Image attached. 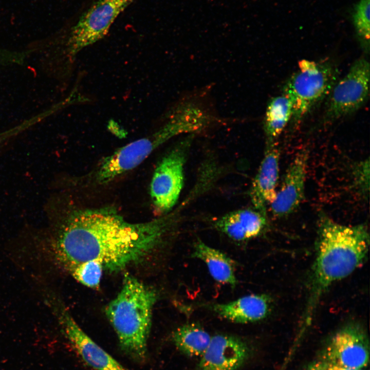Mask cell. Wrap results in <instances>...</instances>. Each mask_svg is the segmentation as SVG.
I'll list each match as a JSON object with an SVG mask.
<instances>
[{"label":"cell","mask_w":370,"mask_h":370,"mask_svg":"<svg viewBox=\"0 0 370 370\" xmlns=\"http://www.w3.org/2000/svg\"><path fill=\"white\" fill-rule=\"evenodd\" d=\"M48 211L50 248L67 270L88 261L100 263L110 272L139 263L161 243L177 218L169 212L151 221L132 223L110 208L60 215Z\"/></svg>","instance_id":"obj_1"},{"label":"cell","mask_w":370,"mask_h":370,"mask_svg":"<svg viewBox=\"0 0 370 370\" xmlns=\"http://www.w3.org/2000/svg\"><path fill=\"white\" fill-rule=\"evenodd\" d=\"M369 243L365 225L347 226L325 215L321 216L318 221L316 257L303 316L305 325L311 322L320 300L328 287L350 275L363 263Z\"/></svg>","instance_id":"obj_2"},{"label":"cell","mask_w":370,"mask_h":370,"mask_svg":"<svg viewBox=\"0 0 370 370\" xmlns=\"http://www.w3.org/2000/svg\"><path fill=\"white\" fill-rule=\"evenodd\" d=\"M156 299V293L152 288L126 274L120 292L105 308L121 350L136 362H143L146 358Z\"/></svg>","instance_id":"obj_3"},{"label":"cell","mask_w":370,"mask_h":370,"mask_svg":"<svg viewBox=\"0 0 370 370\" xmlns=\"http://www.w3.org/2000/svg\"><path fill=\"white\" fill-rule=\"evenodd\" d=\"M335 70L326 62L303 59L284 87V94L292 105L291 119L294 123L303 119L311 108L332 90Z\"/></svg>","instance_id":"obj_4"},{"label":"cell","mask_w":370,"mask_h":370,"mask_svg":"<svg viewBox=\"0 0 370 370\" xmlns=\"http://www.w3.org/2000/svg\"><path fill=\"white\" fill-rule=\"evenodd\" d=\"M181 133L178 123L167 119L151 134L128 143L104 158L96 171V180L101 184L112 181L137 167L155 150Z\"/></svg>","instance_id":"obj_5"},{"label":"cell","mask_w":370,"mask_h":370,"mask_svg":"<svg viewBox=\"0 0 370 370\" xmlns=\"http://www.w3.org/2000/svg\"><path fill=\"white\" fill-rule=\"evenodd\" d=\"M195 134H189L163 157L156 168L150 184V195L155 209L163 214L178 201L184 182V167Z\"/></svg>","instance_id":"obj_6"},{"label":"cell","mask_w":370,"mask_h":370,"mask_svg":"<svg viewBox=\"0 0 370 370\" xmlns=\"http://www.w3.org/2000/svg\"><path fill=\"white\" fill-rule=\"evenodd\" d=\"M134 0H96L80 16L70 30L68 41L70 54L75 57L84 48L108 33L118 16Z\"/></svg>","instance_id":"obj_7"},{"label":"cell","mask_w":370,"mask_h":370,"mask_svg":"<svg viewBox=\"0 0 370 370\" xmlns=\"http://www.w3.org/2000/svg\"><path fill=\"white\" fill-rule=\"evenodd\" d=\"M369 64L364 58L355 61L331 91L326 111L328 119L336 120L360 108L369 94Z\"/></svg>","instance_id":"obj_8"},{"label":"cell","mask_w":370,"mask_h":370,"mask_svg":"<svg viewBox=\"0 0 370 370\" xmlns=\"http://www.w3.org/2000/svg\"><path fill=\"white\" fill-rule=\"evenodd\" d=\"M366 334L357 324H350L331 338L322 360L328 364L348 369H362L369 361Z\"/></svg>","instance_id":"obj_9"},{"label":"cell","mask_w":370,"mask_h":370,"mask_svg":"<svg viewBox=\"0 0 370 370\" xmlns=\"http://www.w3.org/2000/svg\"><path fill=\"white\" fill-rule=\"evenodd\" d=\"M54 308L66 337L88 365L95 370H130L92 340L65 309Z\"/></svg>","instance_id":"obj_10"},{"label":"cell","mask_w":370,"mask_h":370,"mask_svg":"<svg viewBox=\"0 0 370 370\" xmlns=\"http://www.w3.org/2000/svg\"><path fill=\"white\" fill-rule=\"evenodd\" d=\"M308 153L298 152L289 164L274 200L269 205L272 215L283 217L298 209L304 197Z\"/></svg>","instance_id":"obj_11"},{"label":"cell","mask_w":370,"mask_h":370,"mask_svg":"<svg viewBox=\"0 0 370 370\" xmlns=\"http://www.w3.org/2000/svg\"><path fill=\"white\" fill-rule=\"evenodd\" d=\"M247 344L234 336L216 335L198 364L197 370H237L249 357Z\"/></svg>","instance_id":"obj_12"},{"label":"cell","mask_w":370,"mask_h":370,"mask_svg":"<svg viewBox=\"0 0 370 370\" xmlns=\"http://www.w3.org/2000/svg\"><path fill=\"white\" fill-rule=\"evenodd\" d=\"M280 152L275 143L266 144L263 158L252 182L250 198L253 208L266 213L274 200L279 176Z\"/></svg>","instance_id":"obj_13"},{"label":"cell","mask_w":370,"mask_h":370,"mask_svg":"<svg viewBox=\"0 0 370 370\" xmlns=\"http://www.w3.org/2000/svg\"><path fill=\"white\" fill-rule=\"evenodd\" d=\"M267 222L266 213L253 208L227 213L215 220L214 226L232 239L242 242L259 235Z\"/></svg>","instance_id":"obj_14"},{"label":"cell","mask_w":370,"mask_h":370,"mask_svg":"<svg viewBox=\"0 0 370 370\" xmlns=\"http://www.w3.org/2000/svg\"><path fill=\"white\" fill-rule=\"evenodd\" d=\"M219 316L237 323H248L265 318L270 309L268 298L263 294H250L234 301L213 305Z\"/></svg>","instance_id":"obj_15"},{"label":"cell","mask_w":370,"mask_h":370,"mask_svg":"<svg viewBox=\"0 0 370 370\" xmlns=\"http://www.w3.org/2000/svg\"><path fill=\"white\" fill-rule=\"evenodd\" d=\"M192 256L202 261L214 280L234 287L237 284L234 262L221 251L199 240L194 245Z\"/></svg>","instance_id":"obj_16"},{"label":"cell","mask_w":370,"mask_h":370,"mask_svg":"<svg viewBox=\"0 0 370 370\" xmlns=\"http://www.w3.org/2000/svg\"><path fill=\"white\" fill-rule=\"evenodd\" d=\"M292 114V103L285 94L272 98L268 102L265 115L264 128L267 144L275 143Z\"/></svg>","instance_id":"obj_17"},{"label":"cell","mask_w":370,"mask_h":370,"mask_svg":"<svg viewBox=\"0 0 370 370\" xmlns=\"http://www.w3.org/2000/svg\"><path fill=\"white\" fill-rule=\"evenodd\" d=\"M211 336L199 325L190 323L177 328L173 340L178 349L189 357H200L207 348Z\"/></svg>","instance_id":"obj_18"},{"label":"cell","mask_w":370,"mask_h":370,"mask_svg":"<svg viewBox=\"0 0 370 370\" xmlns=\"http://www.w3.org/2000/svg\"><path fill=\"white\" fill-rule=\"evenodd\" d=\"M103 270L100 263L88 261L79 264L68 271L81 284L89 288H97L100 285Z\"/></svg>","instance_id":"obj_19"},{"label":"cell","mask_w":370,"mask_h":370,"mask_svg":"<svg viewBox=\"0 0 370 370\" xmlns=\"http://www.w3.org/2000/svg\"><path fill=\"white\" fill-rule=\"evenodd\" d=\"M370 0H360L355 5L353 15L356 33L362 45L369 47L370 33Z\"/></svg>","instance_id":"obj_20"},{"label":"cell","mask_w":370,"mask_h":370,"mask_svg":"<svg viewBox=\"0 0 370 370\" xmlns=\"http://www.w3.org/2000/svg\"><path fill=\"white\" fill-rule=\"evenodd\" d=\"M305 370H328L327 364L323 360L310 364Z\"/></svg>","instance_id":"obj_21"},{"label":"cell","mask_w":370,"mask_h":370,"mask_svg":"<svg viewBox=\"0 0 370 370\" xmlns=\"http://www.w3.org/2000/svg\"><path fill=\"white\" fill-rule=\"evenodd\" d=\"M328 370H362L361 369H348L342 368L341 367L331 365L327 364Z\"/></svg>","instance_id":"obj_22"}]
</instances>
